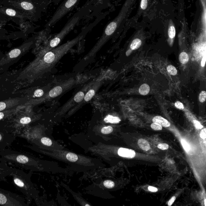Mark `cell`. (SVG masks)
Here are the masks:
<instances>
[{"label": "cell", "mask_w": 206, "mask_h": 206, "mask_svg": "<svg viewBox=\"0 0 206 206\" xmlns=\"http://www.w3.org/2000/svg\"><path fill=\"white\" fill-rule=\"evenodd\" d=\"M106 16V13H101L96 17L93 22L84 27L75 38L52 49L44 54L38 55L36 58L20 72L16 73L13 76L12 82L15 83V85H16L17 87H27L38 80L42 79L51 71L63 56L84 39L88 33Z\"/></svg>", "instance_id": "6da1fadb"}, {"label": "cell", "mask_w": 206, "mask_h": 206, "mask_svg": "<svg viewBox=\"0 0 206 206\" xmlns=\"http://www.w3.org/2000/svg\"><path fill=\"white\" fill-rule=\"evenodd\" d=\"M138 0H125L119 14L114 19L110 22L104 28L101 37L95 46L83 58L85 62L88 63L96 55L111 38L124 29L129 17Z\"/></svg>", "instance_id": "7a4b0ae2"}, {"label": "cell", "mask_w": 206, "mask_h": 206, "mask_svg": "<svg viewBox=\"0 0 206 206\" xmlns=\"http://www.w3.org/2000/svg\"><path fill=\"white\" fill-rule=\"evenodd\" d=\"M31 171L27 173L22 169L9 166L5 163L0 162V180L5 181L7 177L12 178L13 185L25 196L28 204L32 199H36L37 193L31 181Z\"/></svg>", "instance_id": "3957f363"}, {"label": "cell", "mask_w": 206, "mask_h": 206, "mask_svg": "<svg viewBox=\"0 0 206 206\" xmlns=\"http://www.w3.org/2000/svg\"><path fill=\"white\" fill-rule=\"evenodd\" d=\"M0 162L31 172L45 171L47 169L46 162L9 149H0Z\"/></svg>", "instance_id": "277c9868"}, {"label": "cell", "mask_w": 206, "mask_h": 206, "mask_svg": "<svg viewBox=\"0 0 206 206\" xmlns=\"http://www.w3.org/2000/svg\"><path fill=\"white\" fill-rule=\"evenodd\" d=\"M91 5L88 1L82 6L76 13L69 19L63 28L44 47L43 49L38 54L40 55L44 54L46 52L52 49L57 47L58 44L63 41L64 37L74 29L79 24L80 21L87 17L90 14Z\"/></svg>", "instance_id": "5b68a950"}, {"label": "cell", "mask_w": 206, "mask_h": 206, "mask_svg": "<svg viewBox=\"0 0 206 206\" xmlns=\"http://www.w3.org/2000/svg\"><path fill=\"white\" fill-rule=\"evenodd\" d=\"M7 5L21 12L33 21L38 20L46 11L51 0H5Z\"/></svg>", "instance_id": "8992f818"}, {"label": "cell", "mask_w": 206, "mask_h": 206, "mask_svg": "<svg viewBox=\"0 0 206 206\" xmlns=\"http://www.w3.org/2000/svg\"><path fill=\"white\" fill-rule=\"evenodd\" d=\"M25 146L35 152L48 156L61 161L70 164H78L85 167H91L95 165L92 158L76 154L73 152L61 150H52L41 148L34 145Z\"/></svg>", "instance_id": "52a82bcc"}, {"label": "cell", "mask_w": 206, "mask_h": 206, "mask_svg": "<svg viewBox=\"0 0 206 206\" xmlns=\"http://www.w3.org/2000/svg\"><path fill=\"white\" fill-rule=\"evenodd\" d=\"M76 83V81L74 79H71L67 80L60 85L54 87L50 90L48 92H46L39 98L30 99L24 103V106H34L44 102L50 100L52 99L55 98L63 94L66 91L73 87Z\"/></svg>", "instance_id": "ba28073f"}, {"label": "cell", "mask_w": 206, "mask_h": 206, "mask_svg": "<svg viewBox=\"0 0 206 206\" xmlns=\"http://www.w3.org/2000/svg\"><path fill=\"white\" fill-rule=\"evenodd\" d=\"M34 43L32 41L25 43L6 54L0 59V69L6 67L10 63L19 59L31 49Z\"/></svg>", "instance_id": "9c48e42d"}, {"label": "cell", "mask_w": 206, "mask_h": 206, "mask_svg": "<svg viewBox=\"0 0 206 206\" xmlns=\"http://www.w3.org/2000/svg\"><path fill=\"white\" fill-rule=\"evenodd\" d=\"M80 1L81 0H64L46 24L45 26L46 28L50 29L57 24L66 15L77 6Z\"/></svg>", "instance_id": "30bf717a"}, {"label": "cell", "mask_w": 206, "mask_h": 206, "mask_svg": "<svg viewBox=\"0 0 206 206\" xmlns=\"http://www.w3.org/2000/svg\"><path fill=\"white\" fill-rule=\"evenodd\" d=\"M26 201L17 194L0 188V206H28Z\"/></svg>", "instance_id": "8fae6325"}, {"label": "cell", "mask_w": 206, "mask_h": 206, "mask_svg": "<svg viewBox=\"0 0 206 206\" xmlns=\"http://www.w3.org/2000/svg\"><path fill=\"white\" fill-rule=\"evenodd\" d=\"M95 81H96L95 80H93V81L85 85V86H84L82 89H81L80 91L77 92L75 96H73L72 98L70 99L62 107L58 114L59 115L60 114L61 115V114H64V113L68 111V110H69L70 108H72V107H75L76 105L78 104L79 103L81 102L83 99L84 96H85L87 91L91 87V85L95 83Z\"/></svg>", "instance_id": "7c38bea8"}, {"label": "cell", "mask_w": 206, "mask_h": 206, "mask_svg": "<svg viewBox=\"0 0 206 206\" xmlns=\"http://www.w3.org/2000/svg\"><path fill=\"white\" fill-rule=\"evenodd\" d=\"M152 0H140L138 9L136 15L128 20L124 28L125 30L131 28L142 17H145L152 8Z\"/></svg>", "instance_id": "4fadbf2b"}, {"label": "cell", "mask_w": 206, "mask_h": 206, "mask_svg": "<svg viewBox=\"0 0 206 206\" xmlns=\"http://www.w3.org/2000/svg\"><path fill=\"white\" fill-rule=\"evenodd\" d=\"M112 1L113 0H88L91 7L90 14L86 18L87 21L99 15L103 9L109 7Z\"/></svg>", "instance_id": "5bb4252c"}, {"label": "cell", "mask_w": 206, "mask_h": 206, "mask_svg": "<svg viewBox=\"0 0 206 206\" xmlns=\"http://www.w3.org/2000/svg\"><path fill=\"white\" fill-rule=\"evenodd\" d=\"M17 135L10 131L5 126H0V149H3L10 146L15 139Z\"/></svg>", "instance_id": "9a60e30c"}, {"label": "cell", "mask_w": 206, "mask_h": 206, "mask_svg": "<svg viewBox=\"0 0 206 206\" xmlns=\"http://www.w3.org/2000/svg\"><path fill=\"white\" fill-rule=\"evenodd\" d=\"M102 83V80H97L96 81L91 87L89 89V90L87 91L86 93L84 96L83 99V100L79 103L77 105L75 106L74 109L71 110L70 112L72 113L73 112H75L79 108H81L83 105H85V103L90 102L93 96H94L95 94L98 90L99 88L101 86V84Z\"/></svg>", "instance_id": "2e32d148"}, {"label": "cell", "mask_w": 206, "mask_h": 206, "mask_svg": "<svg viewBox=\"0 0 206 206\" xmlns=\"http://www.w3.org/2000/svg\"><path fill=\"white\" fill-rule=\"evenodd\" d=\"M30 99L28 97H15L8 99L0 102V112L6 110L15 108L19 106H24Z\"/></svg>", "instance_id": "e0dca14e"}, {"label": "cell", "mask_w": 206, "mask_h": 206, "mask_svg": "<svg viewBox=\"0 0 206 206\" xmlns=\"http://www.w3.org/2000/svg\"><path fill=\"white\" fill-rule=\"evenodd\" d=\"M25 106H20L15 108L6 110L0 112V121L15 115Z\"/></svg>", "instance_id": "ac0fdd59"}, {"label": "cell", "mask_w": 206, "mask_h": 206, "mask_svg": "<svg viewBox=\"0 0 206 206\" xmlns=\"http://www.w3.org/2000/svg\"><path fill=\"white\" fill-rule=\"evenodd\" d=\"M117 153L119 156L130 159L133 158L136 155V153L133 150L122 147L118 149Z\"/></svg>", "instance_id": "d6986e66"}, {"label": "cell", "mask_w": 206, "mask_h": 206, "mask_svg": "<svg viewBox=\"0 0 206 206\" xmlns=\"http://www.w3.org/2000/svg\"><path fill=\"white\" fill-rule=\"evenodd\" d=\"M168 34L169 41L170 43H172L173 42V40L175 38V34H176L175 24L172 19H170L168 21Z\"/></svg>", "instance_id": "ffe728a7"}, {"label": "cell", "mask_w": 206, "mask_h": 206, "mask_svg": "<svg viewBox=\"0 0 206 206\" xmlns=\"http://www.w3.org/2000/svg\"><path fill=\"white\" fill-rule=\"evenodd\" d=\"M5 14L10 17H15L17 18H26L24 14L13 8H3Z\"/></svg>", "instance_id": "44dd1931"}, {"label": "cell", "mask_w": 206, "mask_h": 206, "mask_svg": "<svg viewBox=\"0 0 206 206\" xmlns=\"http://www.w3.org/2000/svg\"><path fill=\"white\" fill-rule=\"evenodd\" d=\"M152 121L153 123H157L160 124L162 126L165 127H168L170 126V123L168 120L161 116L154 117Z\"/></svg>", "instance_id": "7402d4cb"}, {"label": "cell", "mask_w": 206, "mask_h": 206, "mask_svg": "<svg viewBox=\"0 0 206 206\" xmlns=\"http://www.w3.org/2000/svg\"><path fill=\"white\" fill-rule=\"evenodd\" d=\"M138 144L140 148L144 151H147L150 149L151 147L148 141L144 139H141L139 140Z\"/></svg>", "instance_id": "603a6c76"}, {"label": "cell", "mask_w": 206, "mask_h": 206, "mask_svg": "<svg viewBox=\"0 0 206 206\" xmlns=\"http://www.w3.org/2000/svg\"><path fill=\"white\" fill-rule=\"evenodd\" d=\"M142 40L139 38H135L132 40L130 45V48L131 50H135L139 48L142 45Z\"/></svg>", "instance_id": "cb8c5ba5"}, {"label": "cell", "mask_w": 206, "mask_h": 206, "mask_svg": "<svg viewBox=\"0 0 206 206\" xmlns=\"http://www.w3.org/2000/svg\"><path fill=\"white\" fill-rule=\"evenodd\" d=\"M105 122L111 124H118L120 122L121 120L120 118L117 116L108 115L104 119Z\"/></svg>", "instance_id": "d4e9b609"}, {"label": "cell", "mask_w": 206, "mask_h": 206, "mask_svg": "<svg viewBox=\"0 0 206 206\" xmlns=\"http://www.w3.org/2000/svg\"><path fill=\"white\" fill-rule=\"evenodd\" d=\"M149 85L147 84H143L141 85L139 89V92L142 96H146L149 93L150 91Z\"/></svg>", "instance_id": "484cf974"}, {"label": "cell", "mask_w": 206, "mask_h": 206, "mask_svg": "<svg viewBox=\"0 0 206 206\" xmlns=\"http://www.w3.org/2000/svg\"><path fill=\"white\" fill-rule=\"evenodd\" d=\"M189 56L188 54L186 52H182L179 55V61L182 64H185L187 63L189 61Z\"/></svg>", "instance_id": "4316f807"}, {"label": "cell", "mask_w": 206, "mask_h": 206, "mask_svg": "<svg viewBox=\"0 0 206 206\" xmlns=\"http://www.w3.org/2000/svg\"><path fill=\"white\" fill-rule=\"evenodd\" d=\"M185 0H178V11L180 17L181 18H183L184 16V6H185Z\"/></svg>", "instance_id": "83f0119b"}, {"label": "cell", "mask_w": 206, "mask_h": 206, "mask_svg": "<svg viewBox=\"0 0 206 206\" xmlns=\"http://www.w3.org/2000/svg\"><path fill=\"white\" fill-rule=\"evenodd\" d=\"M45 93L44 90L42 89H37L34 92L33 95H32V98H39V97H42Z\"/></svg>", "instance_id": "f1b7e54d"}, {"label": "cell", "mask_w": 206, "mask_h": 206, "mask_svg": "<svg viewBox=\"0 0 206 206\" xmlns=\"http://www.w3.org/2000/svg\"><path fill=\"white\" fill-rule=\"evenodd\" d=\"M113 128L111 126H104L102 128L101 130V132L102 133L107 135L113 132Z\"/></svg>", "instance_id": "f546056e"}, {"label": "cell", "mask_w": 206, "mask_h": 206, "mask_svg": "<svg viewBox=\"0 0 206 206\" xmlns=\"http://www.w3.org/2000/svg\"><path fill=\"white\" fill-rule=\"evenodd\" d=\"M103 185L107 188L111 189L113 188L115 186V183L114 181L110 180H106L103 181Z\"/></svg>", "instance_id": "4dcf8cb0"}, {"label": "cell", "mask_w": 206, "mask_h": 206, "mask_svg": "<svg viewBox=\"0 0 206 206\" xmlns=\"http://www.w3.org/2000/svg\"><path fill=\"white\" fill-rule=\"evenodd\" d=\"M167 69L168 72L170 75L174 76V75H175L177 74V70L176 68L172 65H170L168 66L167 67Z\"/></svg>", "instance_id": "1f68e13d"}, {"label": "cell", "mask_w": 206, "mask_h": 206, "mask_svg": "<svg viewBox=\"0 0 206 206\" xmlns=\"http://www.w3.org/2000/svg\"><path fill=\"white\" fill-rule=\"evenodd\" d=\"M181 143L185 151L188 152L190 150L191 147H190L189 145L188 144V143L184 139H181Z\"/></svg>", "instance_id": "d6a6232c"}, {"label": "cell", "mask_w": 206, "mask_h": 206, "mask_svg": "<svg viewBox=\"0 0 206 206\" xmlns=\"http://www.w3.org/2000/svg\"><path fill=\"white\" fill-rule=\"evenodd\" d=\"M151 126L152 129L155 130H160L162 129V126L156 123H153L151 124Z\"/></svg>", "instance_id": "836d02e7"}, {"label": "cell", "mask_w": 206, "mask_h": 206, "mask_svg": "<svg viewBox=\"0 0 206 206\" xmlns=\"http://www.w3.org/2000/svg\"><path fill=\"white\" fill-rule=\"evenodd\" d=\"M206 99V93L204 91H202L200 93L199 96V100L200 102L203 103L205 102Z\"/></svg>", "instance_id": "e575fe53"}, {"label": "cell", "mask_w": 206, "mask_h": 206, "mask_svg": "<svg viewBox=\"0 0 206 206\" xmlns=\"http://www.w3.org/2000/svg\"><path fill=\"white\" fill-rule=\"evenodd\" d=\"M158 147L159 149L164 150L168 149L169 148V145L166 143H161L158 145Z\"/></svg>", "instance_id": "d590c367"}, {"label": "cell", "mask_w": 206, "mask_h": 206, "mask_svg": "<svg viewBox=\"0 0 206 206\" xmlns=\"http://www.w3.org/2000/svg\"><path fill=\"white\" fill-rule=\"evenodd\" d=\"M175 106L176 108H177L179 110H184V108H185L183 103H181V102H179V101H177V102H175Z\"/></svg>", "instance_id": "8d00e7d4"}, {"label": "cell", "mask_w": 206, "mask_h": 206, "mask_svg": "<svg viewBox=\"0 0 206 206\" xmlns=\"http://www.w3.org/2000/svg\"><path fill=\"white\" fill-rule=\"evenodd\" d=\"M194 124L195 126V127L196 129H202L203 128V126L201 124V123L197 121V120H194L193 121Z\"/></svg>", "instance_id": "74e56055"}, {"label": "cell", "mask_w": 206, "mask_h": 206, "mask_svg": "<svg viewBox=\"0 0 206 206\" xmlns=\"http://www.w3.org/2000/svg\"><path fill=\"white\" fill-rule=\"evenodd\" d=\"M200 137L202 139H205L206 137V129L204 128L203 130H202L201 131L200 134Z\"/></svg>", "instance_id": "f35d334b"}, {"label": "cell", "mask_w": 206, "mask_h": 206, "mask_svg": "<svg viewBox=\"0 0 206 206\" xmlns=\"http://www.w3.org/2000/svg\"><path fill=\"white\" fill-rule=\"evenodd\" d=\"M148 190L151 192H157L158 191V188L152 186H149Z\"/></svg>", "instance_id": "ab89813d"}, {"label": "cell", "mask_w": 206, "mask_h": 206, "mask_svg": "<svg viewBox=\"0 0 206 206\" xmlns=\"http://www.w3.org/2000/svg\"><path fill=\"white\" fill-rule=\"evenodd\" d=\"M175 199H176V198H175V196H174V197H172L170 199V200L168 202V205L169 206H171L173 203H174V202L175 201Z\"/></svg>", "instance_id": "60d3db41"}, {"label": "cell", "mask_w": 206, "mask_h": 206, "mask_svg": "<svg viewBox=\"0 0 206 206\" xmlns=\"http://www.w3.org/2000/svg\"><path fill=\"white\" fill-rule=\"evenodd\" d=\"M206 62V56L204 55L202 58L201 62V65L202 67H204L205 66Z\"/></svg>", "instance_id": "b9f144b4"}, {"label": "cell", "mask_w": 206, "mask_h": 206, "mask_svg": "<svg viewBox=\"0 0 206 206\" xmlns=\"http://www.w3.org/2000/svg\"><path fill=\"white\" fill-rule=\"evenodd\" d=\"M63 1V0H52V2L55 5H58L60 2Z\"/></svg>", "instance_id": "7bdbcfd3"}, {"label": "cell", "mask_w": 206, "mask_h": 206, "mask_svg": "<svg viewBox=\"0 0 206 206\" xmlns=\"http://www.w3.org/2000/svg\"><path fill=\"white\" fill-rule=\"evenodd\" d=\"M164 3H168L171 2V0H162Z\"/></svg>", "instance_id": "ee69618b"}, {"label": "cell", "mask_w": 206, "mask_h": 206, "mask_svg": "<svg viewBox=\"0 0 206 206\" xmlns=\"http://www.w3.org/2000/svg\"><path fill=\"white\" fill-rule=\"evenodd\" d=\"M116 2H117V3H118V2H120L122 1V0H115Z\"/></svg>", "instance_id": "f6af8a7d"}, {"label": "cell", "mask_w": 206, "mask_h": 206, "mask_svg": "<svg viewBox=\"0 0 206 206\" xmlns=\"http://www.w3.org/2000/svg\"><path fill=\"white\" fill-rule=\"evenodd\" d=\"M204 205L206 206V199H204Z\"/></svg>", "instance_id": "bcb514c9"}, {"label": "cell", "mask_w": 206, "mask_h": 206, "mask_svg": "<svg viewBox=\"0 0 206 206\" xmlns=\"http://www.w3.org/2000/svg\"><path fill=\"white\" fill-rule=\"evenodd\" d=\"M0 54H1V53H0Z\"/></svg>", "instance_id": "7dc6e473"}]
</instances>
